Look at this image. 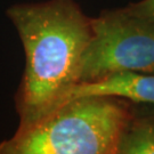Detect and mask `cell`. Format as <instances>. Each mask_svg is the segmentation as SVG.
<instances>
[{"mask_svg":"<svg viewBox=\"0 0 154 154\" xmlns=\"http://www.w3.org/2000/svg\"><path fill=\"white\" fill-rule=\"evenodd\" d=\"M7 16L25 51V71L15 97L18 128H24L67 102L80 82L93 24L73 0L16 4Z\"/></svg>","mask_w":154,"mask_h":154,"instance_id":"1","label":"cell"},{"mask_svg":"<svg viewBox=\"0 0 154 154\" xmlns=\"http://www.w3.org/2000/svg\"><path fill=\"white\" fill-rule=\"evenodd\" d=\"M129 106L112 96L67 100L39 121L0 142V154H118Z\"/></svg>","mask_w":154,"mask_h":154,"instance_id":"2","label":"cell"},{"mask_svg":"<svg viewBox=\"0 0 154 154\" xmlns=\"http://www.w3.org/2000/svg\"><path fill=\"white\" fill-rule=\"evenodd\" d=\"M93 37L81 63L80 82L114 73H154V20L125 8L91 18Z\"/></svg>","mask_w":154,"mask_h":154,"instance_id":"3","label":"cell"},{"mask_svg":"<svg viewBox=\"0 0 154 154\" xmlns=\"http://www.w3.org/2000/svg\"><path fill=\"white\" fill-rule=\"evenodd\" d=\"M83 96H112L154 105V74L120 72L95 81L79 82L67 100Z\"/></svg>","mask_w":154,"mask_h":154,"instance_id":"4","label":"cell"},{"mask_svg":"<svg viewBox=\"0 0 154 154\" xmlns=\"http://www.w3.org/2000/svg\"><path fill=\"white\" fill-rule=\"evenodd\" d=\"M118 153L154 154V118L131 116L120 139Z\"/></svg>","mask_w":154,"mask_h":154,"instance_id":"5","label":"cell"},{"mask_svg":"<svg viewBox=\"0 0 154 154\" xmlns=\"http://www.w3.org/2000/svg\"><path fill=\"white\" fill-rule=\"evenodd\" d=\"M128 11L138 16L154 20V0H142L126 7Z\"/></svg>","mask_w":154,"mask_h":154,"instance_id":"6","label":"cell"}]
</instances>
